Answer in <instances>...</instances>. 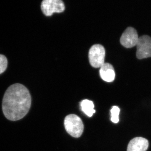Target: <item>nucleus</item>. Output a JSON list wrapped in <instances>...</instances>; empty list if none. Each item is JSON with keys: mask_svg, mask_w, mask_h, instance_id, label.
I'll return each mask as SVG.
<instances>
[{"mask_svg": "<svg viewBox=\"0 0 151 151\" xmlns=\"http://www.w3.org/2000/svg\"><path fill=\"white\" fill-rule=\"evenodd\" d=\"M105 55L104 47L100 44L93 45L89 52V63L92 67H101L105 63Z\"/></svg>", "mask_w": 151, "mask_h": 151, "instance_id": "obj_3", "label": "nucleus"}, {"mask_svg": "<svg viewBox=\"0 0 151 151\" xmlns=\"http://www.w3.org/2000/svg\"><path fill=\"white\" fill-rule=\"evenodd\" d=\"M64 126L67 133L73 137H81L84 131L83 122L78 116L75 114H70L65 117Z\"/></svg>", "mask_w": 151, "mask_h": 151, "instance_id": "obj_2", "label": "nucleus"}, {"mask_svg": "<svg viewBox=\"0 0 151 151\" xmlns=\"http://www.w3.org/2000/svg\"><path fill=\"white\" fill-rule=\"evenodd\" d=\"M7 59L5 56L0 55V74L5 71L7 67Z\"/></svg>", "mask_w": 151, "mask_h": 151, "instance_id": "obj_11", "label": "nucleus"}, {"mask_svg": "<svg viewBox=\"0 0 151 151\" xmlns=\"http://www.w3.org/2000/svg\"><path fill=\"white\" fill-rule=\"evenodd\" d=\"M137 57L138 59L151 57V37L144 35L139 37L137 45Z\"/></svg>", "mask_w": 151, "mask_h": 151, "instance_id": "obj_4", "label": "nucleus"}, {"mask_svg": "<svg viewBox=\"0 0 151 151\" xmlns=\"http://www.w3.org/2000/svg\"><path fill=\"white\" fill-rule=\"evenodd\" d=\"M149 147V142L145 138L137 137L130 141L127 151H146Z\"/></svg>", "mask_w": 151, "mask_h": 151, "instance_id": "obj_7", "label": "nucleus"}, {"mask_svg": "<svg viewBox=\"0 0 151 151\" xmlns=\"http://www.w3.org/2000/svg\"><path fill=\"white\" fill-rule=\"evenodd\" d=\"M31 101L30 94L25 86L20 84H12L7 89L3 97L4 115L11 121L23 119L29 111Z\"/></svg>", "mask_w": 151, "mask_h": 151, "instance_id": "obj_1", "label": "nucleus"}, {"mask_svg": "<svg viewBox=\"0 0 151 151\" xmlns=\"http://www.w3.org/2000/svg\"><path fill=\"white\" fill-rule=\"evenodd\" d=\"M81 110L89 117H92L95 113L94 104L92 101L88 100H83L81 103Z\"/></svg>", "mask_w": 151, "mask_h": 151, "instance_id": "obj_9", "label": "nucleus"}, {"mask_svg": "<svg viewBox=\"0 0 151 151\" xmlns=\"http://www.w3.org/2000/svg\"><path fill=\"white\" fill-rule=\"evenodd\" d=\"M41 8L45 16H50L54 13L63 12L65 5L61 0H44L41 3Z\"/></svg>", "mask_w": 151, "mask_h": 151, "instance_id": "obj_5", "label": "nucleus"}, {"mask_svg": "<svg viewBox=\"0 0 151 151\" xmlns=\"http://www.w3.org/2000/svg\"><path fill=\"white\" fill-rule=\"evenodd\" d=\"M100 68V76L104 81L108 82L114 81L115 72L112 65L109 63H104Z\"/></svg>", "mask_w": 151, "mask_h": 151, "instance_id": "obj_8", "label": "nucleus"}, {"mask_svg": "<svg viewBox=\"0 0 151 151\" xmlns=\"http://www.w3.org/2000/svg\"><path fill=\"white\" fill-rule=\"evenodd\" d=\"M120 110L119 107L113 106L111 109V120L113 123H118L119 122V115Z\"/></svg>", "mask_w": 151, "mask_h": 151, "instance_id": "obj_10", "label": "nucleus"}, {"mask_svg": "<svg viewBox=\"0 0 151 151\" xmlns=\"http://www.w3.org/2000/svg\"><path fill=\"white\" fill-rule=\"evenodd\" d=\"M139 37L134 28L129 27L125 30L120 39L121 44L126 48H132L137 45Z\"/></svg>", "mask_w": 151, "mask_h": 151, "instance_id": "obj_6", "label": "nucleus"}]
</instances>
